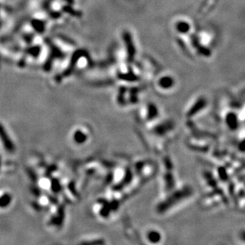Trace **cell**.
Segmentation results:
<instances>
[{
  "label": "cell",
  "instance_id": "cell-1",
  "mask_svg": "<svg viewBox=\"0 0 245 245\" xmlns=\"http://www.w3.org/2000/svg\"><path fill=\"white\" fill-rule=\"evenodd\" d=\"M0 139L2 140L4 147L7 149V151L12 152L14 150V145H13L12 142L9 138L8 135H7V132L4 129L2 124H0Z\"/></svg>",
  "mask_w": 245,
  "mask_h": 245
},
{
  "label": "cell",
  "instance_id": "cell-2",
  "mask_svg": "<svg viewBox=\"0 0 245 245\" xmlns=\"http://www.w3.org/2000/svg\"><path fill=\"white\" fill-rule=\"evenodd\" d=\"M206 106V98H203V97H201V98H198V100L195 102L193 103V106L190 108V116H193V115L197 114V113H199L200 110H201L202 109L205 108Z\"/></svg>",
  "mask_w": 245,
  "mask_h": 245
},
{
  "label": "cell",
  "instance_id": "cell-3",
  "mask_svg": "<svg viewBox=\"0 0 245 245\" xmlns=\"http://www.w3.org/2000/svg\"><path fill=\"white\" fill-rule=\"evenodd\" d=\"M11 201V197L9 194H4L0 197V208H5L10 204Z\"/></svg>",
  "mask_w": 245,
  "mask_h": 245
},
{
  "label": "cell",
  "instance_id": "cell-4",
  "mask_svg": "<svg viewBox=\"0 0 245 245\" xmlns=\"http://www.w3.org/2000/svg\"><path fill=\"white\" fill-rule=\"evenodd\" d=\"M177 29H178V32L182 33H188L189 30H190V25L188 24L185 22H180L177 24Z\"/></svg>",
  "mask_w": 245,
  "mask_h": 245
},
{
  "label": "cell",
  "instance_id": "cell-5",
  "mask_svg": "<svg viewBox=\"0 0 245 245\" xmlns=\"http://www.w3.org/2000/svg\"><path fill=\"white\" fill-rule=\"evenodd\" d=\"M196 48H197V52L200 53L201 55L205 56V57H209V56L211 55L210 50H209L208 48H206V47L201 45L200 44H199V45L196 47Z\"/></svg>",
  "mask_w": 245,
  "mask_h": 245
},
{
  "label": "cell",
  "instance_id": "cell-6",
  "mask_svg": "<svg viewBox=\"0 0 245 245\" xmlns=\"http://www.w3.org/2000/svg\"><path fill=\"white\" fill-rule=\"evenodd\" d=\"M240 238H241L242 240H244L245 241V230H243V231H242L241 232H240Z\"/></svg>",
  "mask_w": 245,
  "mask_h": 245
},
{
  "label": "cell",
  "instance_id": "cell-7",
  "mask_svg": "<svg viewBox=\"0 0 245 245\" xmlns=\"http://www.w3.org/2000/svg\"><path fill=\"white\" fill-rule=\"evenodd\" d=\"M0 165H1V157H0Z\"/></svg>",
  "mask_w": 245,
  "mask_h": 245
}]
</instances>
